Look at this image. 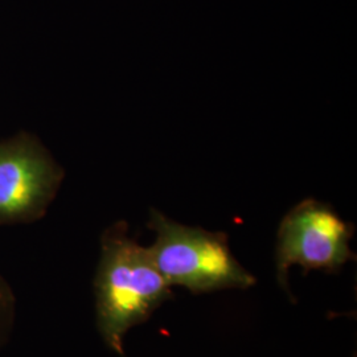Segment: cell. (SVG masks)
<instances>
[{"mask_svg":"<svg viewBox=\"0 0 357 357\" xmlns=\"http://www.w3.org/2000/svg\"><path fill=\"white\" fill-rule=\"evenodd\" d=\"M94 296L98 332L106 347L121 357H125L128 332L174 296L149 249L128 237L126 222H116L103 233Z\"/></svg>","mask_w":357,"mask_h":357,"instance_id":"6da1fadb","label":"cell"},{"mask_svg":"<svg viewBox=\"0 0 357 357\" xmlns=\"http://www.w3.org/2000/svg\"><path fill=\"white\" fill-rule=\"evenodd\" d=\"M147 227L156 233L149 253L169 286L203 294L257 283L231 255L225 233L178 224L156 209L150 211Z\"/></svg>","mask_w":357,"mask_h":357,"instance_id":"7a4b0ae2","label":"cell"},{"mask_svg":"<svg viewBox=\"0 0 357 357\" xmlns=\"http://www.w3.org/2000/svg\"><path fill=\"white\" fill-rule=\"evenodd\" d=\"M355 227L339 216L331 205L306 199L283 217L277 234V280L289 291V268L339 273L355 259L349 243Z\"/></svg>","mask_w":357,"mask_h":357,"instance_id":"3957f363","label":"cell"},{"mask_svg":"<svg viewBox=\"0 0 357 357\" xmlns=\"http://www.w3.org/2000/svg\"><path fill=\"white\" fill-rule=\"evenodd\" d=\"M63 176V169L32 138L0 142V225L44 216Z\"/></svg>","mask_w":357,"mask_h":357,"instance_id":"277c9868","label":"cell"},{"mask_svg":"<svg viewBox=\"0 0 357 357\" xmlns=\"http://www.w3.org/2000/svg\"><path fill=\"white\" fill-rule=\"evenodd\" d=\"M16 315V298L10 282L0 273V349L8 342Z\"/></svg>","mask_w":357,"mask_h":357,"instance_id":"5b68a950","label":"cell"}]
</instances>
